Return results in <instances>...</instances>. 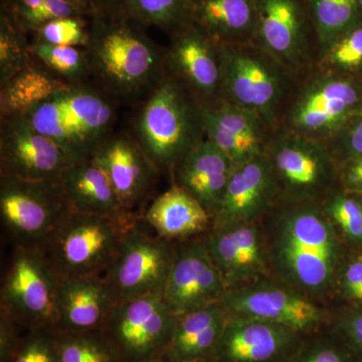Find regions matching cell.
<instances>
[{
  "mask_svg": "<svg viewBox=\"0 0 362 362\" xmlns=\"http://www.w3.org/2000/svg\"><path fill=\"white\" fill-rule=\"evenodd\" d=\"M259 223L272 277L330 306L346 254L321 202H277Z\"/></svg>",
  "mask_w": 362,
  "mask_h": 362,
  "instance_id": "6da1fadb",
  "label": "cell"
},
{
  "mask_svg": "<svg viewBox=\"0 0 362 362\" xmlns=\"http://www.w3.org/2000/svg\"><path fill=\"white\" fill-rule=\"evenodd\" d=\"M89 26L86 51L101 90L123 102L146 99L168 74L166 49L123 9H97Z\"/></svg>",
  "mask_w": 362,
  "mask_h": 362,
  "instance_id": "7a4b0ae2",
  "label": "cell"
},
{
  "mask_svg": "<svg viewBox=\"0 0 362 362\" xmlns=\"http://www.w3.org/2000/svg\"><path fill=\"white\" fill-rule=\"evenodd\" d=\"M135 132L157 169L173 175L180 162L206 138L202 105L168 73L143 102Z\"/></svg>",
  "mask_w": 362,
  "mask_h": 362,
  "instance_id": "3957f363",
  "label": "cell"
},
{
  "mask_svg": "<svg viewBox=\"0 0 362 362\" xmlns=\"http://www.w3.org/2000/svg\"><path fill=\"white\" fill-rule=\"evenodd\" d=\"M23 117L78 160L92 156L110 137L116 110L114 99L83 83L59 90Z\"/></svg>",
  "mask_w": 362,
  "mask_h": 362,
  "instance_id": "277c9868",
  "label": "cell"
},
{
  "mask_svg": "<svg viewBox=\"0 0 362 362\" xmlns=\"http://www.w3.org/2000/svg\"><path fill=\"white\" fill-rule=\"evenodd\" d=\"M221 49L223 99L278 129L299 80L254 42L221 45Z\"/></svg>",
  "mask_w": 362,
  "mask_h": 362,
  "instance_id": "5b68a950",
  "label": "cell"
},
{
  "mask_svg": "<svg viewBox=\"0 0 362 362\" xmlns=\"http://www.w3.org/2000/svg\"><path fill=\"white\" fill-rule=\"evenodd\" d=\"M362 110V83L315 66L298 81L280 127L327 142Z\"/></svg>",
  "mask_w": 362,
  "mask_h": 362,
  "instance_id": "8992f818",
  "label": "cell"
},
{
  "mask_svg": "<svg viewBox=\"0 0 362 362\" xmlns=\"http://www.w3.org/2000/svg\"><path fill=\"white\" fill-rule=\"evenodd\" d=\"M134 225L133 216L112 218L71 211L40 247L61 278L102 276Z\"/></svg>",
  "mask_w": 362,
  "mask_h": 362,
  "instance_id": "52a82bcc",
  "label": "cell"
},
{
  "mask_svg": "<svg viewBox=\"0 0 362 362\" xmlns=\"http://www.w3.org/2000/svg\"><path fill=\"white\" fill-rule=\"evenodd\" d=\"M278 202H321L338 187V166L327 144L279 127L265 149Z\"/></svg>",
  "mask_w": 362,
  "mask_h": 362,
  "instance_id": "ba28073f",
  "label": "cell"
},
{
  "mask_svg": "<svg viewBox=\"0 0 362 362\" xmlns=\"http://www.w3.org/2000/svg\"><path fill=\"white\" fill-rule=\"evenodd\" d=\"M59 282L42 247L16 245L2 284L1 311L25 329L54 330Z\"/></svg>",
  "mask_w": 362,
  "mask_h": 362,
  "instance_id": "9c48e42d",
  "label": "cell"
},
{
  "mask_svg": "<svg viewBox=\"0 0 362 362\" xmlns=\"http://www.w3.org/2000/svg\"><path fill=\"white\" fill-rule=\"evenodd\" d=\"M71 211L59 180L0 175V216L16 245L42 247Z\"/></svg>",
  "mask_w": 362,
  "mask_h": 362,
  "instance_id": "30bf717a",
  "label": "cell"
},
{
  "mask_svg": "<svg viewBox=\"0 0 362 362\" xmlns=\"http://www.w3.org/2000/svg\"><path fill=\"white\" fill-rule=\"evenodd\" d=\"M221 306L230 316L250 317L313 334L333 322L334 312L274 277L226 293Z\"/></svg>",
  "mask_w": 362,
  "mask_h": 362,
  "instance_id": "8fae6325",
  "label": "cell"
},
{
  "mask_svg": "<svg viewBox=\"0 0 362 362\" xmlns=\"http://www.w3.org/2000/svg\"><path fill=\"white\" fill-rule=\"evenodd\" d=\"M252 42L298 80L318 63V42L303 0H258V23Z\"/></svg>",
  "mask_w": 362,
  "mask_h": 362,
  "instance_id": "7c38bea8",
  "label": "cell"
},
{
  "mask_svg": "<svg viewBox=\"0 0 362 362\" xmlns=\"http://www.w3.org/2000/svg\"><path fill=\"white\" fill-rule=\"evenodd\" d=\"M176 316L160 294L119 302L105 321V337L122 362H145L162 357Z\"/></svg>",
  "mask_w": 362,
  "mask_h": 362,
  "instance_id": "4fadbf2b",
  "label": "cell"
},
{
  "mask_svg": "<svg viewBox=\"0 0 362 362\" xmlns=\"http://www.w3.org/2000/svg\"><path fill=\"white\" fill-rule=\"evenodd\" d=\"M175 254V243L131 226L115 258L102 275L117 303L146 295H162Z\"/></svg>",
  "mask_w": 362,
  "mask_h": 362,
  "instance_id": "5bb4252c",
  "label": "cell"
},
{
  "mask_svg": "<svg viewBox=\"0 0 362 362\" xmlns=\"http://www.w3.org/2000/svg\"><path fill=\"white\" fill-rule=\"evenodd\" d=\"M228 292L202 237L175 243L162 298L175 316L221 304Z\"/></svg>",
  "mask_w": 362,
  "mask_h": 362,
  "instance_id": "9a60e30c",
  "label": "cell"
},
{
  "mask_svg": "<svg viewBox=\"0 0 362 362\" xmlns=\"http://www.w3.org/2000/svg\"><path fill=\"white\" fill-rule=\"evenodd\" d=\"M77 159L35 129L25 117L1 119L0 175L26 180H59Z\"/></svg>",
  "mask_w": 362,
  "mask_h": 362,
  "instance_id": "2e32d148",
  "label": "cell"
},
{
  "mask_svg": "<svg viewBox=\"0 0 362 362\" xmlns=\"http://www.w3.org/2000/svg\"><path fill=\"white\" fill-rule=\"evenodd\" d=\"M308 335L279 324L228 315L211 362H291Z\"/></svg>",
  "mask_w": 362,
  "mask_h": 362,
  "instance_id": "e0dca14e",
  "label": "cell"
},
{
  "mask_svg": "<svg viewBox=\"0 0 362 362\" xmlns=\"http://www.w3.org/2000/svg\"><path fill=\"white\" fill-rule=\"evenodd\" d=\"M202 240L228 291L271 277L261 223L211 226Z\"/></svg>",
  "mask_w": 362,
  "mask_h": 362,
  "instance_id": "ac0fdd59",
  "label": "cell"
},
{
  "mask_svg": "<svg viewBox=\"0 0 362 362\" xmlns=\"http://www.w3.org/2000/svg\"><path fill=\"white\" fill-rule=\"evenodd\" d=\"M166 49L168 73L180 80L202 107L223 99V49L190 23L171 35Z\"/></svg>",
  "mask_w": 362,
  "mask_h": 362,
  "instance_id": "d6986e66",
  "label": "cell"
},
{
  "mask_svg": "<svg viewBox=\"0 0 362 362\" xmlns=\"http://www.w3.org/2000/svg\"><path fill=\"white\" fill-rule=\"evenodd\" d=\"M277 202L273 171L262 154L235 166L213 226L259 223Z\"/></svg>",
  "mask_w": 362,
  "mask_h": 362,
  "instance_id": "ffe728a7",
  "label": "cell"
},
{
  "mask_svg": "<svg viewBox=\"0 0 362 362\" xmlns=\"http://www.w3.org/2000/svg\"><path fill=\"white\" fill-rule=\"evenodd\" d=\"M104 171L126 211H132L148 194L160 171L135 137L111 135L90 156Z\"/></svg>",
  "mask_w": 362,
  "mask_h": 362,
  "instance_id": "44dd1931",
  "label": "cell"
},
{
  "mask_svg": "<svg viewBox=\"0 0 362 362\" xmlns=\"http://www.w3.org/2000/svg\"><path fill=\"white\" fill-rule=\"evenodd\" d=\"M204 109L206 138L235 165L265 154L274 131L256 114L221 99Z\"/></svg>",
  "mask_w": 362,
  "mask_h": 362,
  "instance_id": "7402d4cb",
  "label": "cell"
},
{
  "mask_svg": "<svg viewBox=\"0 0 362 362\" xmlns=\"http://www.w3.org/2000/svg\"><path fill=\"white\" fill-rule=\"evenodd\" d=\"M116 304L115 296L103 276L61 278L54 331L101 329Z\"/></svg>",
  "mask_w": 362,
  "mask_h": 362,
  "instance_id": "603a6c76",
  "label": "cell"
},
{
  "mask_svg": "<svg viewBox=\"0 0 362 362\" xmlns=\"http://www.w3.org/2000/svg\"><path fill=\"white\" fill-rule=\"evenodd\" d=\"M235 164L207 138L176 166L173 185L194 197L214 218L223 201Z\"/></svg>",
  "mask_w": 362,
  "mask_h": 362,
  "instance_id": "cb8c5ba5",
  "label": "cell"
},
{
  "mask_svg": "<svg viewBox=\"0 0 362 362\" xmlns=\"http://www.w3.org/2000/svg\"><path fill=\"white\" fill-rule=\"evenodd\" d=\"M228 319V312L221 304L176 316L162 358L168 362L211 361Z\"/></svg>",
  "mask_w": 362,
  "mask_h": 362,
  "instance_id": "d4e9b609",
  "label": "cell"
},
{
  "mask_svg": "<svg viewBox=\"0 0 362 362\" xmlns=\"http://www.w3.org/2000/svg\"><path fill=\"white\" fill-rule=\"evenodd\" d=\"M144 218L156 235L173 243L202 237L213 226L206 209L175 185L152 202Z\"/></svg>",
  "mask_w": 362,
  "mask_h": 362,
  "instance_id": "484cf974",
  "label": "cell"
},
{
  "mask_svg": "<svg viewBox=\"0 0 362 362\" xmlns=\"http://www.w3.org/2000/svg\"><path fill=\"white\" fill-rule=\"evenodd\" d=\"M71 211L112 218H131L110 180L90 157L74 161L59 178Z\"/></svg>",
  "mask_w": 362,
  "mask_h": 362,
  "instance_id": "4316f807",
  "label": "cell"
},
{
  "mask_svg": "<svg viewBox=\"0 0 362 362\" xmlns=\"http://www.w3.org/2000/svg\"><path fill=\"white\" fill-rule=\"evenodd\" d=\"M192 23L220 45L252 42L258 0H192Z\"/></svg>",
  "mask_w": 362,
  "mask_h": 362,
  "instance_id": "83f0119b",
  "label": "cell"
},
{
  "mask_svg": "<svg viewBox=\"0 0 362 362\" xmlns=\"http://www.w3.org/2000/svg\"><path fill=\"white\" fill-rule=\"evenodd\" d=\"M69 86L35 61L0 85V117L25 116L37 105Z\"/></svg>",
  "mask_w": 362,
  "mask_h": 362,
  "instance_id": "f1b7e54d",
  "label": "cell"
},
{
  "mask_svg": "<svg viewBox=\"0 0 362 362\" xmlns=\"http://www.w3.org/2000/svg\"><path fill=\"white\" fill-rule=\"evenodd\" d=\"M310 18L319 54L331 42L361 25L358 0H303Z\"/></svg>",
  "mask_w": 362,
  "mask_h": 362,
  "instance_id": "f546056e",
  "label": "cell"
},
{
  "mask_svg": "<svg viewBox=\"0 0 362 362\" xmlns=\"http://www.w3.org/2000/svg\"><path fill=\"white\" fill-rule=\"evenodd\" d=\"M192 0H127L123 11L144 28L154 26L169 35L192 23Z\"/></svg>",
  "mask_w": 362,
  "mask_h": 362,
  "instance_id": "4dcf8cb0",
  "label": "cell"
},
{
  "mask_svg": "<svg viewBox=\"0 0 362 362\" xmlns=\"http://www.w3.org/2000/svg\"><path fill=\"white\" fill-rule=\"evenodd\" d=\"M30 51L37 63L68 84H83L85 78L90 76L86 49L54 45L35 40L30 45Z\"/></svg>",
  "mask_w": 362,
  "mask_h": 362,
  "instance_id": "1f68e13d",
  "label": "cell"
},
{
  "mask_svg": "<svg viewBox=\"0 0 362 362\" xmlns=\"http://www.w3.org/2000/svg\"><path fill=\"white\" fill-rule=\"evenodd\" d=\"M1 13L26 33H35L49 21L68 16H87L64 0H1Z\"/></svg>",
  "mask_w": 362,
  "mask_h": 362,
  "instance_id": "d6a6232c",
  "label": "cell"
},
{
  "mask_svg": "<svg viewBox=\"0 0 362 362\" xmlns=\"http://www.w3.org/2000/svg\"><path fill=\"white\" fill-rule=\"evenodd\" d=\"M61 362H122L101 329L56 331Z\"/></svg>",
  "mask_w": 362,
  "mask_h": 362,
  "instance_id": "836d02e7",
  "label": "cell"
},
{
  "mask_svg": "<svg viewBox=\"0 0 362 362\" xmlns=\"http://www.w3.org/2000/svg\"><path fill=\"white\" fill-rule=\"evenodd\" d=\"M321 206L328 220L345 245H362V195L335 187L326 195Z\"/></svg>",
  "mask_w": 362,
  "mask_h": 362,
  "instance_id": "e575fe53",
  "label": "cell"
},
{
  "mask_svg": "<svg viewBox=\"0 0 362 362\" xmlns=\"http://www.w3.org/2000/svg\"><path fill=\"white\" fill-rule=\"evenodd\" d=\"M28 33L0 13V85L35 62Z\"/></svg>",
  "mask_w": 362,
  "mask_h": 362,
  "instance_id": "d590c367",
  "label": "cell"
},
{
  "mask_svg": "<svg viewBox=\"0 0 362 362\" xmlns=\"http://www.w3.org/2000/svg\"><path fill=\"white\" fill-rule=\"evenodd\" d=\"M317 66L356 77L362 70V23L325 47L319 54Z\"/></svg>",
  "mask_w": 362,
  "mask_h": 362,
  "instance_id": "8d00e7d4",
  "label": "cell"
},
{
  "mask_svg": "<svg viewBox=\"0 0 362 362\" xmlns=\"http://www.w3.org/2000/svg\"><path fill=\"white\" fill-rule=\"evenodd\" d=\"M305 340L291 362H357L356 352L337 330Z\"/></svg>",
  "mask_w": 362,
  "mask_h": 362,
  "instance_id": "74e56055",
  "label": "cell"
},
{
  "mask_svg": "<svg viewBox=\"0 0 362 362\" xmlns=\"http://www.w3.org/2000/svg\"><path fill=\"white\" fill-rule=\"evenodd\" d=\"M35 35V40L47 44L86 49L90 42V26L85 16H68L49 21Z\"/></svg>",
  "mask_w": 362,
  "mask_h": 362,
  "instance_id": "f35d334b",
  "label": "cell"
},
{
  "mask_svg": "<svg viewBox=\"0 0 362 362\" xmlns=\"http://www.w3.org/2000/svg\"><path fill=\"white\" fill-rule=\"evenodd\" d=\"M11 362H61L56 331L51 328L28 329Z\"/></svg>",
  "mask_w": 362,
  "mask_h": 362,
  "instance_id": "ab89813d",
  "label": "cell"
},
{
  "mask_svg": "<svg viewBox=\"0 0 362 362\" xmlns=\"http://www.w3.org/2000/svg\"><path fill=\"white\" fill-rule=\"evenodd\" d=\"M362 307V254L347 255L343 259L335 279L333 299Z\"/></svg>",
  "mask_w": 362,
  "mask_h": 362,
  "instance_id": "60d3db41",
  "label": "cell"
},
{
  "mask_svg": "<svg viewBox=\"0 0 362 362\" xmlns=\"http://www.w3.org/2000/svg\"><path fill=\"white\" fill-rule=\"evenodd\" d=\"M338 166L362 156V110L326 142Z\"/></svg>",
  "mask_w": 362,
  "mask_h": 362,
  "instance_id": "b9f144b4",
  "label": "cell"
},
{
  "mask_svg": "<svg viewBox=\"0 0 362 362\" xmlns=\"http://www.w3.org/2000/svg\"><path fill=\"white\" fill-rule=\"evenodd\" d=\"M337 330L362 361V309H342L333 315Z\"/></svg>",
  "mask_w": 362,
  "mask_h": 362,
  "instance_id": "7bdbcfd3",
  "label": "cell"
},
{
  "mask_svg": "<svg viewBox=\"0 0 362 362\" xmlns=\"http://www.w3.org/2000/svg\"><path fill=\"white\" fill-rule=\"evenodd\" d=\"M21 328H25L16 322L13 317L4 311L0 315V362L13 361L21 340L25 335H21Z\"/></svg>",
  "mask_w": 362,
  "mask_h": 362,
  "instance_id": "ee69618b",
  "label": "cell"
},
{
  "mask_svg": "<svg viewBox=\"0 0 362 362\" xmlns=\"http://www.w3.org/2000/svg\"><path fill=\"white\" fill-rule=\"evenodd\" d=\"M338 187L350 194L362 195V156L349 159L339 166Z\"/></svg>",
  "mask_w": 362,
  "mask_h": 362,
  "instance_id": "f6af8a7d",
  "label": "cell"
},
{
  "mask_svg": "<svg viewBox=\"0 0 362 362\" xmlns=\"http://www.w3.org/2000/svg\"><path fill=\"white\" fill-rule=\"evenodd\" d=\"M64 1L70 2L74 6L78 7L87 16H92L97 11L95 0H64Z\"/></svg>",
  "mask_w": 362,
  "mask_h": 362,
  "instance_id": "bcb514c9",
  "label": "cell"
},
{
  "mask_svg": "<svg viewBox=\"0 0 362 362\" xmlns=\"http://www.w3.org/2000/svg\"><path fill=\"white\" fill-rule=\"evenodd\" d=\"M127 0H95L97 9H107V11H118L124 9Z\"/></svg>",
  "mask_w": 362,
  "mask_h": 362,
  "instance_id": "7dc6e473",
  "label": "cell"
},
{
  "mask_svg": "<svg viewBox=\"0 0 362 362\" xmlns=\"http://www.w3.org/2000/svg\"><path fill=\"white\" fill-rule=\"evenodd\" d=\"M145 362H168L164 361L162 357H159V358L152 359V361H145Z\"/></svg>",
  "mask_w": 362,
  "mask_h": 362,
  "instance_id": "c3c4849f",
  "label": "cell"
},
{
  "mask_svg": "<svg viewBox=\"0 0 362 362\" xmlns=\"http://www.w3.org/2000/svg\"><path fill=\"white\" fill-rule=\"evenodd\" d=\"M359 9H361V14L362 18V0H358Z\"/></svg>",
  "mask_w": 362,
  "mask_h": 362,
  "instance_id": "681fc988",
  "label": "cell"
}]
</instances>
